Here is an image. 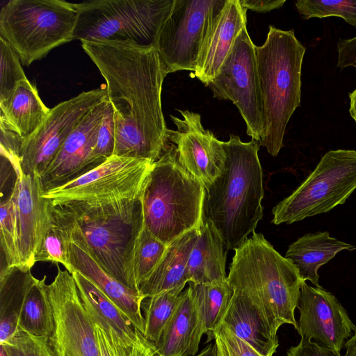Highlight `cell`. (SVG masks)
Returning a JSON list of instances; mask_svg holds the SVG:
<instances>
[{
  "instance_id": "obj_1",
  "label": "cell",
  "mask_w": 356,
  "mask_h": 356,
  "mask_svg": "<svg viewBox=\"0 0 356 356\" xmlns=\"http://www.w3.org/2000/svg\"><path fill=\"white\" fill-rule=\"evenodd\" d=\"M106 81L113 111V155L157 161L169 145L161 106L167 75L154 47L130 42L82 41Z\"/></svg>"
},
{
  "instance_id": "obj_2",
  "label": "cell",
  "mask_w": 356,
  "mask_h": 356,
  "mask_svg": "<svg viewBox=\"0 0 356 356\" xmlns=\"http://www.w3.org/2000/svg\"><path fill=\"white\" fill-rule=\"evenodd\" d=\"M49 201L52 216L68 241L86 250L115 279L139 291L134 260L144 227L142 197Z\"/></svg>"
},
{
  "instance_id": "obj_3",
  "label": "cell",
  "mask_w": 356,
  "mask_h": 356,
  "mask_svg": "<svg viewBox=\"0 0 356 356\" xmlns=\"http://www.w3.org/2000/svg\"><path fill=\"white\" fill-rule=\"evenodd\" d=\"M225 162L221 175L205 188L204 220L211 222L227 250L242 245L263 217V172L260 144L230 135L222 142Z\"/></svg>"
},
{
  "instance_id": "obj_4",
  "label": "cell",
  "mask_w": 356,
  "mask_h": 356,
  "mask_svg": "<svg viewBox=\"0 0 356 356\" xmlns=\"http://www.w3.org/2000/svg\"><path fill=\"white\" fill-rule=\"evenodd\" d=\"M234 250L227 281L256 308L271 334L284 324L298 327L295 310L300 296L297 268L260 233L252 232Z\"/></svg>"
},
{
  "instance_id": "obj_5",
  "label": "cell",
  "mask_w": 356,
  "mask_h": 356,
  "mask_svg": "<svg viewBox=\"0 0 356 356\" xmlns=\"http://www.w3.org/2000/svg\"><path fill=\"white\" fill-rule=\"evenodd\" d=\"M306 48L293 29L270 26L263 45H255L264 132L259 143L276 156L283 147L286 125L300 106L301 69Z\"/></svg>"
},
{
  "instance_id": "obj_6",
  "label": "cell",
  "mask_w": 356,
  "mask_h": 356,
  "mask_svg": "<svg viewBox=\"0 0 356 356\" xmlns=\"http://www.w3.org/2000/svg\"><path fill=\"white\" fill-rule=\"evenodd\" d=\"M205 188L179 163L169 144L154 163L142 195L144 226L168 245L204 223Z\"/></svg>"
},
{
  "instance_id": "obj_7",
  "label": "cell",
  "mask_w": 356,
  "mask_h": 356,
  "mask_svg": "<svg viewBox=\"0 0 356 356\" xmlns=\"http://www.w3.org/2000/svg\"><path fill=\"white\" fill-rule=\"evenodd\" d=\"M78 10L60 0H10L0 12V38L26 66L74 40Z\"/></svg>"
},
{
  "instance_id": "obj_8",
  "label": "cell",
  "mask_w": 356,
  "mask_h": 356,
  "mask_svg": "<svg viewBox=\"0 0 356 356\" xmlns=\"http://www.w3.org/2000/svg\"><path fill=\"white\" fill-rule=\"evenodd\" d=\"M174 0H93L75 3L74 40L154 47Z\"/></svg>"
},
{
  "instance_id": "obj_9",
  "label": "cell",
  "mask_w": 356,
  "mask_h": 356,
  "mask_svg": "<svg viewBox=\"0 0 356 356\" xmlns=\"http://www.w3.org/2000/svg\"><path fill=\"white\" fill-rule=\"evenodd\" d=\"M356 189V151L330 150L293 193L273 209L275 225L291 224L345 203Z\"/></svg>"
},
{
  "instance_id": "obj_10",
  "label": "cell",
  "mask_w": 356,
  "mask_h": 356,
  "mask_svg": "<svg viewBox=\"0 0 356 356\" xmlns=\"http://www.w3.org/2000/svg\"><path fill=\"white\" fill-rule=\"evenodd\" d=\"M227 0H174L154 45L166 74L196 70L209 29Z\"/></svg>"
},
{
  "instance_id": "obj_11",
  "label": "cell",
  "mask_w": 356,
  "mask_h": 356,
  "mask_svg": "<svg viewBox=\"0 0 356 356\" xmlns=\"http://www.w3.org/2000/svg\"><path fill=\"white\" fill-rule=\"evenodd\" d=\"M207 86L215 97L235 104L245 120L248 135L260 143L264 132L263 106L255 44L247 27L239 33L218 74Z\"/></svg>"
},
{
  "instance_id": "obj_12",
  "label": "cell",
  "mask_w": 356,
  "mask_h": 356,
  "mask_svg": "<svg viewBox=\"0 0 356 356\" xmlns=\"http://www.w3.org/2000/svg\"><path fill=\"white\" fill-rule=\"evenodd\" d=\"M154 163L113 155L99 166L59 187L43 192L51 201L140 199Z\"/></svg>"
},
{
  "instance_id": "obj_13",
  "label": "cell",
  "mask_w": 356,
  "mask_h": 356,
  "mask_svg": "<svg viewBox=\"0 0 356 356\" xmlns=\"http://www.w3.org/2000/svg\"><path fill=\"white\" fill-rule=\"evenodd\" d=\"M57 265L47 284L54 329L49 338L56 356H100L94 323L81 298L73 275Z\"/></svg>"
},
{
  "instance_id": "obj_14",
  "label": "cell",
  "mask_w": 356,
  "mask_h": 356,
  "mask_svg": "<svg viewBox=\"0 0 356 356\" xmlns=\"http://www.w3.org/2000/svg\"><path fill=\"white\" fill-rule=\"evenodd\" d=\"M105 88L83 92L50 109L42 124L22 138L19 165L26 175L41 177L54 159L67 137L96 105L107 99Z\"/></svg>"
},
{
  "instance_id": "obj_15",
  "label": "cell",
  "mask_w": 356,
  "mask_h": 356,
  "mask_svg": "<svg viewBox=\"0 0 356 356\" xmlns=\"http://www.w3.org/2000/svg\"><path fill=\"white\" fill-rule=\"evenodd\" d=\"M297 308L300 314L296 330L301 338L341 355L356 326L338 299L321 286L302 281Z\"/></svg>"
},
{
  "instance_id": "obj_16",
  "label": "cell",
  "mask_w": 356,
  "mask_h": 356,
  "mask_svg": "<svg viewBox=\"0 0 356 356\" xmlns=\"http://www.w3.org/2000/svg\"><path fill=\"white\" fill-rule=\"evenodd\" d=\"M70 273L92 321L105 335L111 356H159L155 343L147 339L89 280L76 270Z\"/></svg>"
},
{
  "instance_id": "obj_17",
  "label": "cell",
  "mask_w": 356,
  "mask_h": 356,
  "mask_svg": "<svg viewBox=\"0 0 356 356\" xmlns=\"http://www.w3.org/2000/svg\"><path fill=\"white\" fill-rule=\"evenodd\" d=\"M179 111L183 119L171 115L177 130L168 129V140L176 146L181 165L206 188L222 173L225 162L222 141L204 129L199 113Z\"/></svg>"
},
{
  "instance_id": "obj_18",
  "label": "cell",
  "mask_w": 356,
  "mask_h": 356,
  "mask_svg": "<svg viewBox=\"0 0 356 356\" xmlns=\"http://www.w3.org/2000/svg\"><path fill=\"white\" fill-rule=\"evenodd\" d=\"M108 102L94 106L77 124L40 177L43 192L63 186L102 163L94 156L98 130Z\"/></svg>"
},
{
  "instance_id": "obj_19",
  "label": "cell",
  "mask_w": 356,
  "mask_h": 356,
  "mask_svg": "<svg viewBox=\"0 0 356 356\" xmlns=\"http://www.w3.org/2000/svg\"><path fill=\"white\" fill-rule=\"evenodd\" d=\"M13 188L16 191L21 266L31 269L49 222L50 202L42 196L43 190L38 175L21 172L16 175Z\"/></svg>"
},
{
  "instance_id": "obj_20",
  "label": "cell",
  "mask_w": 356,
  "mask_h": 356,
  "mask_svg": "<svg viewBox=\"0 0 356 356\" xmlns=\"http://www.w3.org/2000/svg\"><path fill=\"white\" fill-rule=\"evenodd\" d=\"M246 9L239 0H227L214 17L204 40L195 76L205 86L215 78L239 33L246 27Z\"/></svg>"
},
{
  "instance_id": "obj_21",
  "label": "cell",
  "mask_w": 356,
  "mask_h": 356,
  "mask_svg": "<svg viewBox=\"0 0 356 356\" xmlns=\"http://www.w3.org/2000/svg\"><path fill=\"white\" fill-rule=\"evenodd\" d=\"M68 252L72 267L70 273L76 270L89 280L144 334L145 320L141 305L145 298L106 273L90 254L75 243L69 241Z\"/></svg>"
},
{
  "instance_id": "obj_22",
  "label": "cell",
  "mask_w": 356,
  "mask_h": 356,
  "mask_svg": "<svg viewBox=\"0 0 356 356\" xmlns=\"http://www.w3.org/2000/svg\"><path fill=\"white\" fill-rule=\"evenodd\" d=\"M205 330L196 301L188 286L181 293L178 307L155 343L159 356H195Z\"/></svg>"
},
{
  "instance_id": "obj_23",
  "label": "cell",
  "mask_w": 356,
  "mask_h": 356,
  "mask_svg": "<svg viewBox=\"0 0 356 356\" xmlns=\"http://www.w3.org/2000/svg\"><path fill=\"white\" fill-rule=\"evenodd\" d=\"M200 228L185 233L168 245L154 271L139 285V291L145 298L170 290L183 291L188 283V258Z\"/></svg>"
},
{
  "instance_id": "obj_24",
  "label": "cell",
  "mask_w": 356,
  "mask_h": 356,
  "mask_svg": "<svg viewBox=\"0 0 356 356\" xmlns=\"http://www.w3.org/2000/svg\"><path fill=\"white\" fill-rule=\"evenodd\" d=\"M50 109L41 100L35 86L28 79H24L11 96L0 103V128L26 138L42 124Z\"/></svg>"
},
{
  "instance_id": "obj_25",
  "label": "cell",
  "mask_w": 356,
  "mask_h": 356,
  "mask_svg": "<svg viewBox=\"0 0 356 356\" xmlns=\"http://www.w3.org/2000/svg\"><path fill=\"white\" fill-rule=\"evenodd\" d=\"M351 244L330 236V233L316 232L308 233L292 243L285 254L297 268L302 281H309L319 286V268L343 250H353Z\"/></svg>"
},
{
  "instance_id": "obj_26",
  "label": "cell",
  "mask_w": 356,
  "mask_h": 356,
  "mask_svg": "<svg viewBox=\"0 0 356 356\" xmlns=\"http://www.w3.org/2000/svg\"><path fill=\"white\" fill-rule=\"evenodd\" d=\"M225 248L218 231L211 222L204 220L188 258L187 282L197 284L227 280Z\"/></svg>"
},
{
  "instance_id": "obj_27",
  "label": "cell",
  "mask_w": 356,
  "mask_h": 356,
  "mask_svg": "<svg viewBox=\"0 0 356 356\" xmlns=\"http://www.w3.org/2000/svg\"><path fill=\"white\" fill-rule=\"evenodd\" d=\"M223 322L238 337L249 343L264 356H273L279 346L252 304L242 294L234 291Z\"/></svg>"
},
{
  "instance_id": "obj_28",
  "label": "cell",
  "mask_w": 356,
  "mask_h": 356,
  "mask_svg": "<svg viewBox=\"0 0 356 356\" xmlns=\"http://www.w3.org/2000/svg\"><path fill=\"white\" fill-rule=\"evenodd\" d=\"M35 278L31 269L22 266L1 268L0 343L19 330L24 301Z\"/></svg>"
},
{
  "instance_id": "obj_29",
  "label": "cell",
  "mask_w": 356,
  "mask_h": 356,
  "mask_svg": "<svg viewBox=\"0 0 356 356\" xmlns=\"http://www.w3.org/2000/svg\"><path fill=\"white\" fill-rule=\"evenodd\" d=\"M46 279L45 275L41 280L35 278L31 284L21 312L19 330L49 338L54 329V318Z\"/></svg>"
},
{
  "instance_id": "obj_30",
  "label": "cell",
  "mask_w": 356,
  "mask_h": 356,
  "mask_svg": "<svg viewBox=\"0 0 356 356\" xmlns=\"http://www.w3.org/2000/svg\"><path fill=\"white\" fill-rule=\"evenodd\" d=\"M188 283L196 301L205 334L208 336V341H210L212 339L213 332L222 321L234 290L227 278L207 284Z\"/></svg>"
},
{
  "instance_id": "obj_31",
  "label": "cell",
  "mask_w": 356,
  "mask_h": 356,
  "mask_svg": "<svg viewBox=\"0 0 356 356\" xmlns=\"http://www.w3.org/2000/svg\"><path fill=\"white\" fill-rule=\"evenodd\" d=\"M182 292V291H181ZM181 291L170 290L146 297L141 309L145 320V337L156 343L174 316L181 299Z\"/></svg>"
},
{
  "instance_id": "obj_32",
  "label": "cell",
  "mask_w": 356,
  "mask_h": 356,
  "mask_svg": "<svg viewBox=\"0 0 356 356\" xmlns=\"http://www.w3.org/2000/svg\"><path fill=\"white\" fill-rule=\"evenodd\" d=\"M0 238L1 267L21 266L19 251V228L17 214L16 191L0 206Z\"/></svg>"
},
{
  "instance_id": "obj_33",
  "label": "cell",
  "mask_w": 356,
  "mask_h": 356,
  "mask_svg": "<svg viewBox=\"0 0 356 356\" xmlns=\"http://www.w3.org/2000/svg\"><path fill=\"white\" fill-rule=\"evenodd\" d=\"M167 247V245L143 227L136 242L134 252V268L138 287L154 271Z\"/></svg>"
},
{
  "instance_id": "obj_34",
  "label": "cell",
  "mask_w": 356,
  "mask_h": 356,
  "mask_svg": "<svg viewBox=\"0 0 356 356\" xmlns=\"http://www.w3.org/2000/svg\"><path fill=\"white\" fill-rule=\"evenodd\" d=\"M68 243L65 232L54 219L50 208L49 222L35 257V263H60L70 272L72 267L69 258Z\"/></svg>"
},
{
  "instance_id": "obj_35",
  "label": "cell",
  "mask_w": 356,
  "mask_h": 356,
  "mask_svg": "<svg viewBox=\"0 0 356 356\" xmlns=\"http://www.w3.org/2000/svg\"><path fill=\"white\" fill-rule=\"evenodd\" d=\"M296 7L305 19L340 17L356 28V0H298Z\"/></svg>"
},
{
  "instance_id": "obj_36",
  "label": "cell",
  "mask_w": 356,
  "mask_h": 356,
  "mask_svg": "<svg viewBox=\"0 0 356 356\" xmlns=\"http://www.w3.org/2000/svg\"><path fill=\"white\" fill-rule=\"evenodd\" d=\"M0 103L13 94L18 83L27 79L15 51L0 38Z\"/></svg>"
},
{
  "instance_id": "obj_37",
  "label": "cell",
  "mask_w": 356,
  "mask_h": 356,
  "mask_svg": "<svg viewBox=\"0 0 356 356\" xmlns=\"http://www.w3.org/2000/svg\"><path fill=\"white\" fill-rule=\"evenodd\" d=\"M9 356H56L49 339L17 330L3 343Z\"/></svg>"
},
{
  "instance_id": "obj_38",
  "label": "cell",
  "mask_w": 356,
  "mask_h": 356,
  "mask_svg": "<svg viewBox=\"0 0 356 356\" xmlns=\"http://www.w3.org/2000/svg\"><path fill=\"white\" fill-rule=\"evenodd\" d=\"M212 338L217 356H264L238 337L223 322L213 332Z\"/></svg>"
},
{
  "instance_id": "obj_39",
  "label": "cell",
  "mask_w": 356,
  "mask_h": 356,
  "mask_svg": "<svg viewBox=\"0 0 356 356\" xmlns=\"http://www.w3.org/2000/svg\"><path fill=\"white\" fill-rule=\"evenodd\" d=\"M115 142L114 111L108 101L98 130L94 149L95 158L102 163L113 155Z\"/></svg>"
},
{
  "instance_id": "obj_40",
  "label": "cell",
  "mask_w": 356,
  "mask_h": 356,
  "mask_svg": "<svg viewBox=\"0 0 356 356\" xmlns=\"http://www.w3.org/2000/svg\"><path fill=\"white\" fill-rule=\"evenodd\" d=\"M287 356H342L308 339L301 338L298 345L290 347Z\"/></svg>"
},
{
  "instance_id": "obj_41",
  "label": "cell",
  "mask_w": 356,
  "mask_h": 356,
  "mask_svg": "<svg viewBox=\"0 0 356 356\" xmlns=\"http://www.w3.org/2000/svg\"><path fill=\"white\" fill-rule=\"evenodd\" d=\"M337 67L343 69L353 67L356 70V37L341 39L337 43Z\"/></svg>"
},
{
  "instance_id": "obj_42",
  "label": "cell",
  "mask_w": 356,
  "mask_h": 356,
  "mask_svg": "<svg viewBox=\"0 0 356 356\" xmlns=\"http://www.w3.org/2000/svg\"><path fill=\"white\" fill-rule=\"evenodd\" d=\"M241 6L246 10L250 9L257 13H266L279 8L285 3V0H239Z\"/></svg>"
},
{
  "instance_id": "obj_43",
  "label": "cell",
  "mask_w": 356,
  "mask_h": 356,
  "mask_svg": "<svg viewBox=\"0 0 356 356\" xmlns=\"http://www.w3.org/2000/svg\"><path fill=\"white\" fill-rule=\"evenodd\" d=\"M94 323V322H93ZM95 333L97 338L100 356H111L108 350L105 335L101 327L94 323Z\"/></svg>"
},
{
  "instance_id": "obj_44",
  "label": "cell",
  "mask_w": 356,
  "mask_h": 356,
  "mask_svg": "<svg viewBox=\"0 0 356 356\" xmlns=\"http://www.w3.org/2000/svg\"><path fill=\"white\" fill-rule=\"evenodd\" d=\"M343 348L346 350L344 356H356V327L353 335L345 342Z\"/></svg>"
},
{
  "instance_id": "obj_45",
  "label": "cell",
  "mask_w": 356,
  "mask_h": 356,
  "mask_svg": "<svg viewBox=\"0 0 356 356\" xmlns=\"http://www.w3.org/2000/svg\"><path fill=\"white\" fill-rule=\"evenodd\" d=\"M350 98V108L349 113L351 117L354 119L356 125V88L349 93Z\"/></svg>"
},
{
  "instance_id": "obj_46",
  "label": "cell",
  "mask_w": 356,
  "mask_h": 356,
  "mask_svg": "<svg viewBox=\"0 0 356 356\" xmlns=\"http://www.w3.org/2000/svg\"><path fill=\"white\" fill-rule=\"evenodd\" d=\"M195 356H217L215 343H209L199 354Z\"/></svg>"
},
{
  "instance_id": "obj_47",
  "label": "cell",
  "mask_w": 356,
  "mask_h": 356,
  "mask_svg": "<svg viewBox=\"0 0 356 356\" xmlns=\"http://www.w3.org/2000/svg\"><path fill=\"white\" fill-rule=\"evenodd\" d=\"M0 356H9L3 344L0 343Z\"/></svg>"
}]
</instances>
